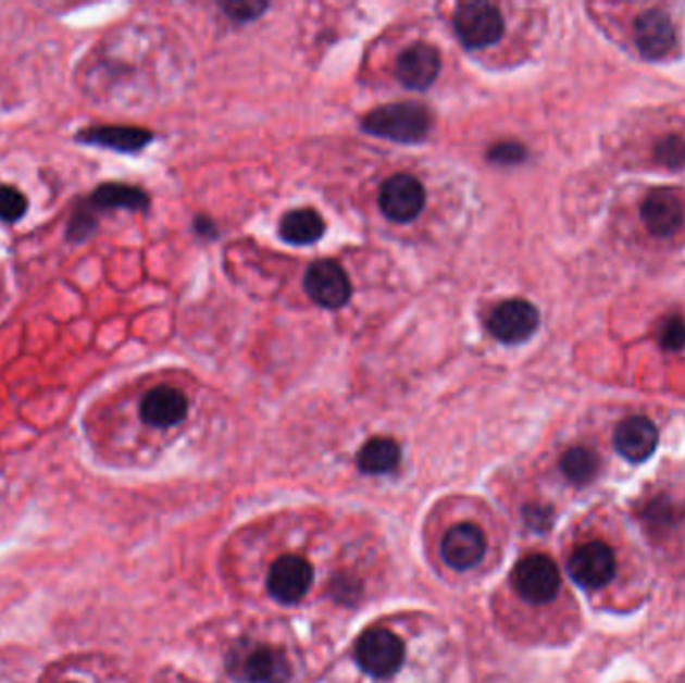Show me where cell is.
Instances as JSON below:
<instances>
[{"label":"cell","instance_id":"ba28073f","mask_svg":"<svg viewBox=\"0 0 685 683\" xmlns=\"http://www.w3.org/2000/svg\"><path fill=\"white\" fill-rule=\"evenodd\" d=\"M568 570L577 585L585 589H601L615 575V556L608 545L589 542L571 554Z\"/></svg>","mask_w":685,"mask_h":683},{"label":"cell","instance_id":"44dd1931","mask_svg":"<svg viewBox=\"0 0 685 683\" xmlns=\"http://www.w3.org/2000/svg\"><path fill=\"white\" fill-rule=\"evenodd\" d=\"M599 459L594 451L585 447H573L561 457V471L568 480L584 485L596 477Z\"/></svg>","mask_w":685,"mask_h":683},{"label":"cell","instance_id":"3957f363","mask_svg":"<svg viewBox=\"0 0 685 683\" xmlns=\"http://www.w3.org/2000/svg\"><path fill=\"white\" fill-rule=\"evenodd\" d=\"M513 587L525 601L535 606L553 601L561 587L556 561L541 554L523 557L513 570Z\"/></svg>","mask_w":685,"mask_h":683},{"label":"cell","instance_id":"603a6c76","mask_svg":"<svg viewBox=\"0 0 685 683\" xmlns=\"http://www.w3.org/2000/svg\"><path fill=\"white\" fill-rule=\"evenodd\" d=\"M653 152H656L658 163L668 169H680L685 165V140L682 137H675V135L663 137L658 140Z\"/></svg>","mask_w":685,"mask_h":683},{"label":"cell","instance_id":"4fadbf2b","mask_svg":"<svg viewBox=\"0 0 685 683\" xmlns=\"http://www.w3.org/2000/svg\"><path fill=\"white\" fill-rule=\"evenodd\" d=\"M80 207L87 209L90 215L97 216L104 211H135L142 213L149 209L151 199L145 190L125 183H102L90 193L87 199L80 201Z\"/></svg>","mask_w":685,"mask_h":683},{"label":"cell","instance_id":"9c48e42d","mask_svg":"<svg viewBox=\"0 0 685 683\" xmlns=\"http://www.w3.org/2000/svg\"><path fill=\"white\" fill-rule=\"evenodd\" d=\"M313 582V568L299 556H283L269 571V592L281 604H295L309 592Z\"/></svg>","mask_w":685,"mask_h":683},{"label":"cell","instance_id":"5bb4252c","mask_svg":"<svg viewBox=\"0 0 685 683\" xmlns=\"http://www.w3.org/2000/svg\"><path fill=\"white\" fill-rule=\"evenodd\" d=\"M660 433L658 427L647 418L623 419L613 435V445L620 456L632 463H644L658 449Z\"/></svg>","mask_w":685,"mask_h":683},{"label":"cell","instance_id":"7c38bea8","mask_svg":"<svg viewBox=\"0 0 685 683\" xmlns=\"http://www.w3.org/2000/svg\"><path fill=\"white\" fill-rule=\"evenodd\" d=\"M187 413H189L187 397L183 395V392L169 385L154 387L140 401V419L147 425L159 427V430L178 425L180 421H185Z\"/></svg>","mask_w":685,"mask_h":683},{"label":"cell","instance_id":"277c9868","mask_svg":"<svg viewBox=\"0 0 685 683\" xmlns=\"http://www.w3.org/2000/svg\"><path fill=\"white\" fill-rule=\"evenodd\" d=\"M357 663L375 678H389L401 668L406 647L403 642L387 630H369L357 642Z\"/></svg>","mask_w":685,"mask_h":683},{"label":"cell","instance_id":"ffe728a7","mask_svg":"<svg viewBox=\"0 0 685 683\" xmlns=\"http://www.w3.org/2000/svg\"><path fill=\"white\" fill-rule=\"evenodd\" d=\"M401 449L394 439L375 437L361 447L357 456V465L368 475H383L399 465Z\"/></svg>","mask_w":685,"mask_h":683},{"label":"cell","instance_id":"d4e9b609","mask_svg":"<svg viewBox=\"0 0 685 683\" xmlns=\"http://www.w3.org/2000/svg\"><path fill=\"white\" fill-rule=\"evenodd\" d=\"M661 347L668 351H680L685 347V321L682 316H670L660 330Z\"/></svg>","mask_w":685,"mask_h":683},{"label":"cell","instance_id":"7402d4cb","mask_svg":"<svg viewBox=\"0 0 685 683\" xmlns=\"http://www.w3.org/2000/svg\"><path fill=\"white\" fill-rule=\"evenodd\" d=\"M28 201L25 195L9 185H0V221L2 223H18L26 215Z\"/></svg>","mask_w":685,"mask_h":683},{"label":"cell","instance_id":"6da1fadb","mask_svg":"<svg viewBox=\"0 0 685 683\" xmlns=\"http://www.w3.org/2000/svg\"><path fill=\"white\" fill-rule=\"evenodd\" d=\"M432 127L429 109L413 101L383 104L363 119V131L369 135L406 145L421 142L429 135Z\"/></svg>","mask_w":685,"mask_h":683},{"label":"cell","instance_id":"7a4b0ae2","mask_svg":"<svg viewBox=\"0 0 685 683\" xmlns=\"http://www.w3.org/2000/svg\"><path fill=\"white\" fill-rule=\"evenodd\" d=\"M453 28L463 47L479 51L501 40L506 23L499 9L494 4L482 0H468L457 7L453 13Z\"/></svg>","mask_w":685,"mask_h":683},{"label":"cell","instance_id":"2e32d148","mask_svg":"<svg viewBox=\"0 0 685 683\" xmlns=\"http://www.w3.org/2000/svg\"><path fill=\"white\" fill-rule=\"evenodd\" d=\"M485 554V535L479 527L471 523H459L451 527L444 537L441 544V556L447 566L453 570H471L482 561Z\"/></svg>","mask_w":685,"mask_h":683},{"label":"cell","instance_id":"9a60e30c","mask_svg":"<svg viewBox=\"0 0 685 683\" xmlns=\"http://www.w3.org/2000/svg\"><path fill=\"white\" fill-rule=\"evenodd\" d=\"M642 221L656 237L668 239L684 225V207L672 190H653L642 203Z\"/></svg>","mask_w":685,"mask_h":683},{"label":"cell","instance_id":"484cf974","mask_svg":"<svg viewBox=\"0 0 685 683\" xmlns=\"http://www.w3.org/2000/svg\"><path fill=\"white\" fill-rule=\"evenodd\" d=\"M221 7L228 14V18H235V21H241V23L257 18L266 9V4L257 2V0H247V2L245 0H231V2L221 4Z\"/></svg>","mask_w":685,"mask_h":683},{"label":"cell","instance_id":"d6986e66","mask_svg":"<svg viewBox=\"0 0 685 683\" xmlns=\"http://www.w3.org/2000/svg\"><path fill=\"white\" fill-rule=\"evenodd\" d=\"M279 233L289 245H313L325 235V221L315 209H295L281 219Z\"/></svg>","mask_w":685,"mask_h":683},{"label":"cell","instance_id":"5b68a950","mask_svg":"<svg viewBox=\"0 0 685 683\" xmlns=\"http://www.w3.org/2000/svg\"><path fill=\"white\" fill-rule=\"evenodd\" d=\"M539 327V311L525 299H509L497 305L487 319V330L497 342L520 345Z\"/></svg>","mask_w":685,"mask_h":683},{"label":"cell","instance_id":"e0dca14e","mask_svg":"<svg viewBox=\"0 0 685 683\" xmlns=\"http://www.w3.org/2000/svg\"><path fill=\"white\" fill-rule=\"evenodd\" d=\"M78 142L89 147H101L116 152H139L154 139L151 131L139 127H89L75 137Z\"/></svg>","mask_w":685,"mask_h":683},{"label":"cell","instance_id":"8fae6325","mask_svg":"<svg viewBox=\"0 0 685 683\" xmlns=\"http://www.w3.org/2000/svg\"><path fill=\"white\" fill-rule=\"evenodd\" d=\"M675 38L672 18L661 11H646L635 18V47L649 61H658L670 54L675 47Z\"/></svg>","mask_w":685,"mask_h":683},{"label":"cell","instance_id":"30bf717a","mask_svg":"<svg viewBox=\"0 0 685 683\" xmlns=\"http://www.w3.org/2000/svg\"><path fill=\"white\" fill-rule=\"evenodd\" d=\"M441 71V57L433 45L415 42L399 54L395 73L401 85L411 90H425L432 87Z\"/></svg>","mask_w":685,"mask_h":683},{"label":"cell","instance_id":"8992f818","mask_svg":"<svg viewBox=\"0 0 685 683\" xmlns=\"http://www.w3.org/2000/svg\"><path fill=\"white\" fill-rule=\"evenodd\" d=\"M304 291L323 309H341L351 299V281L335 261H315L304 273Z\"/></svg>","mask_w":685,"mask_h":683},{"label":"cell","instance_id":"ac0fdd59","mask_svg":"<svg viewBox=\"0 0 685 683\" xmlns=\"http://www.w3.org/2000/svg\"><path fill=\"white\" fill-rule=\"evenodd\" d=\"M233 671L251 683H283L289 670L277 651L253 647L233 661Z\"/></svg>","mask_w":685,"mask_h":683},{"label":"cell","instance_id":"cb8c5ba5","mask_svg":"<svg viewBox=\"0 0 685 683\" xmlns=\"http://www.w3.org/2000/svg\"><path fill=\"white\" fill-rule=\"evenodd\" d=\"M525 157H527V151L520 142H497L487 152L489 163H495V165H520L525 161Z\"/></svg>","mask_w":685,"mask_h":683},{"label":"cell","instance_id":"52a82bcc","mask_svg":"<svg viewBox=\"0 0 685 683\" xmlns=\"http://www.w3.org/2000/svg\"><path fill=\"white\" fill-rule=\"evenodd\" d=\"M379 207L389 221L409 223L418 219L425 207V189L419 178L399 173L381 185Z\"/></svg>","mask_w":685,"mask_h":683}]
</instances>
